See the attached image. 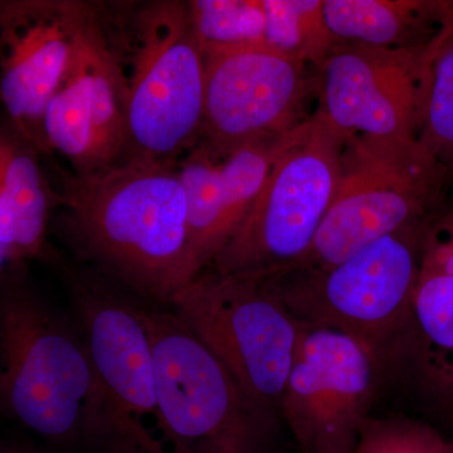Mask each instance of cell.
<instances>
[{"label":"cell","mask_w":453,"mask_h":453,"mask_svg":"<svg viewBox=\"0 0 453 453\" xmlns=\"http://www.w3.org/2000/svg\"><path fill=\"white\" fill-rule=\"evenodd\" d=\"M177 165L127 157L91 174L61 172L56 195L59 228L74 255L157 306H169L195 279Z\"/></svg>","instance_id":"obj_1"},{"label":"cell","mask_w":453,"mask_h":453,"mask_svg":"<svg viewBox=\"0 0 453 453\" xmlns=\"http://www.w3.org/2000/svg\"><path fill=\"white\" fill-rule=\"evenodd\" d=\"M0 416L53 445L97 449L100 402L81 333L18 282L0 288Z\"/></svg>","instance_id":"obj_2"},{"label":"cell","mask_w":453,"mask_h":453,"mask_svg":"<svg viewBox=\"0 0 453 453\" xmlns=\"http://www.w3.org/2000/svg\"><path fill=\"white\" fill-rule=\"evenodd\" d=\"M431 220L375 241L335 266L268 273L301 323L336 330L377 359L381 372L404 365L412 303Z\"/></svg>","instance_id":"obj_3"},{"label":"cell","mask_w":453,"mask_h":453,"mask_svg":"<svg viewBox=\"0 0 453 453\" xmlns=\"http://www.w3.org/2000/svg\"><path fill=\"white\" fill-rule=\"evenodd\" d=\"M449 174L417 139L348 135L329 210L309 251L286 270L335 266L386 235L432 219Z\"/></svg>","instance_id":"obj_4"},{"label":"cell","mask_w":453,"mask_h":453,"mask_svg":"<svg viewBox=\"0 0 453 453\" xmlns=\"http://www.w3.org/2000/svg\"><path fill=\"white\" fill-rule=\"evenodd\" d=\"M172 453H268L280 418L168 306L140 300Z\"/></svg>","instance_id":"obj_5"},{"label":"cell","mask_w":453,"mask_h":453,"mask_svg":"<svg viewBox=\"0 0 453 453\" xmlns=\"http://www.w3.org/2000/svg\"><path fill=\"white\" fill-rule=\"evenodd\" d=\"M74 323L100 402V453H172L140 299L92 271H68Z\"/></svg>","instance_id":"obj_6"},{"label":"cell","mask_w":453,"mask_h":453,"mask_svg":"<svg viewBox=\"0 0 453 453\" xmlns=\"http://www.w3.org/2000/svg\"><path fill=\"white\" fill-rule=\"evenodd\" d=\"M347 138L318 109L292 130L249 216L210 268L273 273L300 261L333 201Z\"/></svg>","instance_id":"obj_7"},{"label":"cell","mask_w":453,"mask_h":453,"mask_svg":"<svg viewBox=\"0 0 453 453\" xmlns=\"http://www.w3.org/2000/svg\"><path fill=\"white\" fill-rule=\"evenodd\" d=\"M168 308L256 402L279 416L303 323L283 303L271 275H220L207 268Z\"/></svg>","instance_id":"obj_8"},{"label":"cell","mask_w":453,"mask_h":453,"mask_svg":"<svg viewBox=\"0 0 453 453\" xmlns=\"http://www.w3.org/2000/svg\"><path fill=\"white\" fill-rule=\"evenodd\" d=\"M133 26L125 159L177 165L198 142L204 111V56L189 5L146 3Z\"/></svg>","instance_id":"obj_9"},{"label":"cell","mask_w":453,"mask_h":453,"mask_svg":"<svg viewBox=\"0 0 453 453\" xmlns=\"http://www.w3.org/2000/svg\"><path fill=\"white\" fill-rule=\"evenodd\" d=\"M204 111L196 144L223 157L253 139L283 135L309 120L315 68L257 46L203 50Z\"/></svg>","instance_id":"obj_10"},{"label":"cell","mask_w":453,"mask_h":453,"mask_svg":"<svg viewBox=\"0 0 453 453\" xmlns=\"http://www.w3.org/2000/svg\"><path fill=\"white\" fill-rule=\"evenodd\" d=\"M383 372L345 334L303 324L280 403L303 453H353Z\"/></svg>","instance_id":"obj_11"},{"label":"cell","mask_w":453,"mask_h":453,"mask_svg":"<svg viewBox=\"0 0 453 453\" xmlns=\"http://www.w3.org/2000/svg\"><path fill=\"white\" fill-rule=\"evenodd\" d=\"M440 35L412 49L335 42L316 68V109L347 135L418 140Z\"/></svg>","instance_id":"obj_12"},{"label":"cell","mask_w":453,"mask_h":453,"mask_svg":"<svg viewBox=\"0 0 453 453\" xmlns=\"http://www.w3.org/2000/svg\"><path fill=\"white\" fill-rule=\"evenodd\" d=\"M127 74L96 12L77 35L44 111V144L67 157L76 174L100 172L120 162L127 150Z\"/></svg>","instance_id":"obj_13"},{"label":"cell","mask_w":453,"mask_h":453,"mask_svg":"<svg viewBox=\"0 0 453 453\" xmlns=\"http://www.w3.org/2000/svg\"><path fill=\"white\" fill-rule=\"evenodd\" d=\"M96 5L73 0L0 2V100L18 130L47 150L42 121L77 35Z\"/></svg>","instance_id":"obj_14"},{"label":"cell","mask_w":453,"mask_h":453,"mask_svg":"<svg viewBox=\"0 0 453 453\" xmlns=\"http://www.w3.org/2000/svg\"><path fill=\"white\" fill-rule=\"evenodd\" d=\"M447 2L324 0V18L335 42L412 49L434 40L446 22Z\"/></svg>","instance_id":"obj_15"},{"label":"cell","mask_w":453,"mask_h":453,"mask_svg":"<svg viewBox=\"0 0 453 453\" xmlns=\"http://www.w3.org/2000/svg\"><path fill=\"white\" fill-rule=\"evenodd\" d=\"M56 195L31 149L0 134V246L5 258L35 257L44 251Z\"/></svg>","instance_id":"obj_16"},{"label":"cell","mask_w":453,"mask_h":453,"mask_svg":"<svg viewBox=\"0 0 453 453\" xmlns=\"http://www.w3.org/2000/svg\"><path fill=\"white\" fill-rule=\"evenodd\" d=\"M404 365L432 395L453 405V275L419 276Z\"/></svg>","instance_id":"obj_17"},{"label":"cell","mask_w":453,"mask_h":453,"mask_svg":"<svg viewBox=\"0 0 453 453\" xmlns=\"http://www.w3.org/2000/svg\"><path fill=\"white\" fill-rule=\"evenodd\" d=\"M177 170L186 195L188 242L196 277L217 256V234L226 205L225 175L219 157L201 144L179 160Z\"/></svg>","instance_id":"obj_18"},{"label":"cell","mask_w":453,"mask_h":453,"mask_svg":"<svg viewBox=\"0 0 453 453\" xmlns=\"http://www.w3.org/2000/svg\"><path fill=\"white\" fill-rule=\"evenodd\" d=\"M265 46L281 55L320 67L335 40L324 18V0H264Z\"/></svg>","instance_id":"obj_19"},{"label":"cell","mask_w":453,"mask_h":453,"mask_svg":"<svg viewBox=\"0 0 453 453\" xmlns=\"http://www.w3.org/2000/svg\"><path fill=\"white\" fill-rule=\"evenodd\" d=\"M418 142L453 172V2L434 58Z\"/></svg>","instance_id":"obj_20"},{"label":"cell","mask_w":453,"mask_h":453,"mask_svg":"<svg viewBox=\"0 0 453 453\" xmlns=\"http://www.w3.org/2000/svg\"><path fill=\"white\" fill-rule=\"evenodd\" d=\"M202 50L265 44L264 0L188 2Z\"/></svg>","instance_id":"obj_21"},{"label":"cell","mask_w":453,"mask_h":453,"mask_svg":"<svg viewBox=\"0 0 453 453\" xmlns=\"http://www.w3.org/2000/svg\"><path fill=\"white\" fill-rule=\"evenodd\" d=\"M449 442L429 426L410 419H369L353 453H445Z\"/></svg>","instance_id":"obj_22"},{"label":"cell","mask_w":453,"mask_h":453,"mask_svg":"<svg viewBox=\"0 0 453 453\" xmlns=\"http://www.w3.org/2000/svg\"><path fill=\"white\" fill-rule=\"evenodd\" d=\"M421 275H453V213L436 226L429 225Z\"/></svg>","instance_id":"obj_23"},{"label":"cell","mask_w":453,"mask_h":453,"mask_svg":"<svg viewBox=\"0 0 453 453\" xmlns=\"http://www.w3.org/2000/svg\"><path fill=\"white\" fill-rule=\"evenodd\" d=\"M0 453H40L29 447L17 445H0Z\"/></svg>","instance_id":"obj_24"},{"label":"cell","mask_w":453,"mask_h":453,"mask_svg":"<svg viewBox=\"0 0 453 453\" xmlns=\"http://www.w3.org/2000/svg\"><path fill=\"white\" fill-rule=\"evenodd\" d=\"M445 453H453V441L452 442H449V446H447Z\"/></svg>","instance_id":"obj_25"},{"label":"cell","mask_w":453,"mask_h":453,"mask_svg":"<svg viewBox=\"0 0 453 453\" xmlns=\"http://www.w3.org/2000/svg\"><path fill=\"white\" fill-rule=\"evenodd\" d=\"M5 258V253L3 251L2 246H0V262L3 261V259Z\"/></svg>","instance_id":"obj_26"}]
</instances>
